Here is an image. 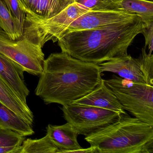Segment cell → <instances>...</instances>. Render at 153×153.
Here are the masks:
<instances>
[{"label": "cell", "mask_w": 153, "mask_h": 153, "mask_svg": "<svg viewBox=\"0 0 153 153\" xmlns=\"http://www.w3.org/2000/svg\"><path fill=\"white\" fill-rule=\"evenodd\" d=\"M101 73L98 64L78 59L62 52L51 53L45 59L35 94L46 104L68 105L100 85Z\"/></svg>", "instance_id": "cell-1"}, {"label": "cell", "mask_w": 153, "mask_h": 153, "mask_svg": "<svg viewBox=\"0 0 153 153\" xmlns=\"http://www.w3.org/2000/svg\"><path fill=\"white\" fill-rule=\"evenodd\" d=\"M143 22L138 16L98 29L73 31L58 40L62 52L78 59L99 64L128 54V48L141 33Z\"/></svg>", "instance_id": "cell-2"}, {"label": "cell", "mask_w": 153, "mask_h": 153, "mask_svg": "<svg viewBox=\"0 0 153 153\" xmlns=\"http://www.w3.org/2000/svg\"><path fill=\"white\" fill-rule=\"evenodd\" d=\"M85 139L98 153H153V125L126 112Z\"/></svg>", "instance_id": "cell-3"}, {"label": "cell", "mask_w": 153, "mask_h": 153, "mask_svg": "<svg viewBox=\"0 0 153 153\" xmlns=\"http://www.w3.org/2000/svg\"><path fill=\"white\" fill-rule=\"evenodd\" d=\"M103 81L124 110L153 125V85L127 80L115 75Z\"/></svg>", "instance_id": "cell-4"}, {"label": "cell", "mask_w": 153, "mask_h": 153, "mask_svg": "<svg viewBox=\"0 0 153 153\" xmlns=\"http://www.w3.org/2000/svg\"><path fill=\"white\" fill-rule=\"evenodd\" d=\"M89 10L84 6L75 2L49 19L37 20L25 17L23 36L42 48L49 41L58 42L70 25Z\"/></svg>", "instance_id": "cell-5"}, {"label": "cell", "mask_w": 153, "mask_h": 153, "mask_svg": "<svg viewBox=\"0 0 153 153\" xmlns=\"http://www.w3.org/2000/svg\"><path fill=\"white\" fill-rule=\"evenodd\" d=\"M63 117L79 135L88 136L116 121L120 113L103 108L71 103L61 107Z\"/></svg>", "instance_id": "cell-6"}, {"label": "cell", "mask_w": 153, "mask_h": 153, "mask_svg": "<svg viewBox=\"0 0 153 153\" xmlns=\"http://www.w3.org/2000/svg\"><path fill=\"white\" fill-rule=\"evenodd\" d=\"M0 53L21 66L29 74L34 76L42 74L45 60L42 48L24 36L13 40L0 28Z\"/></svg>", "instance_id": "cell-7"}, {"label": "cell", "mask_w": 153, "mask_h": 153, "mask_svg": "<svg viewBox=\"0 0 153 153\" xmlns=\"http://www.w3.org/2000/svg\"><path fill=\"white\" fill-rule=\"evenodd\" d=\"M137 17L121 11L89 10L74 20L62 35L73 31L101 28L116 23L130 21Z\"/></svg>", "instance_id": "cell-8"}, {"label": "cell", "mask_w": 153, "mask_h": 153, "mask_svg": "<svg viewBox=\"0 0 153 153\" xmlns=\"http://www.w3.org/2000/svg\"><path fill=\"white\" fill-rule=\"evenodd\" d=\"M76 0H18L26 17L46 20L60 13Z\"/></svg>", "instance_id": "cell-9"}, {"label": "cell", "mask_w": 153, "mask_h": 153, "mask_svg": "<svg viewBox=\"0 0 153 153\" xmlns=\"http://www.w3.org/2000/svg\"><path fill=\"white\" fill-rule=\"evenodd\" d=\"M98 65L102 73L112 72L122 78L146 84L138 58L134 59L127 54L115 57Z\"/></svg>", "instance_id": "cell-10"}, {"label": "cell", "mask_w": 153, "mask_h": 153, "mask_svg": "<svg viewBox=\"0 0 153 153\" xmlns=\"http://www.w3.org/2000/svg\"><path fill=\"white\" fill-rule=\"evenodd\" d=\"M24 69L0 53V78L12 89L24 103L27 104L30 91L25 82Z\"/></svg>", "instance_id": "cell-11"}, {"label": "cell", "mask_w": 153, "mask_h": 153, "mask_svg": "<svg viewBox=\"0 0 153 153\" xmlns=\"http://www.w3.org/2000/svg\"><path fill=\"white\" fill-rule=\"evenodd\" d=\"M72 103L103 108L120 113L126 112L115 95L105 84L103 79L93 91Z\"/></svg>", "instance_id": "cell-12"}, {"label": "cell", "mask_w": 153, "mask_h": 153, "mask_svg": "<svg viewBox=\"0 0 153 153\" xmlns=\"http://www.w3.org/2000/svg\"><path fill=\"white\" fill-rule=\"evenodd\" d=\"M46 131V135L59 149V153H72L82 148L78 141V133L69 123L61 125L49 124Z\"/></svg>", "instance_id": "cell-13"}, {"label": "cell", "mask_w": 153, "mask_h": 153, "mask_svg": "<svg viewBox=\"0 0 153 153\" xmlns=\"http://www.w3.org/2000/svg\"><path fill=\"white\" fill-rule=\"evenodd\" d=\"M0 102L33 125L34 115L29 106L21 101L16 93L1 78Z\"/></svg>", "instance_id": "cell-14"}, {"label": "cell", "mask_w": 153, "mask_h": 153, "mask_svg": "<svg viewBox=\"0 0 153 153\" xmlns=\"http://www.w3.org/2000/svg\"><path fill=\"white\" fill-rule=\"evenodd\" d=\"M0 127L25 137L34 134L33 126L0 102Z\"/></svg>", "instance_id": "cell-15"}, {"label": "cell", "mask_w": 153, "mask_h": 153, "mask_svg": "<svg viewBox=\"0 0 153 153\" xmlns=\"http://www.w3.org/2000/svg\"><path fill=\"white\" fill-rule=\"evenodd\" d=\"M120 11L137 16L143 23L153 22V2L146 0H121Z\"/></svg>", "instance_id": "cell-16"}, {"label": "cell", "mask_w": 153, "mask_h": 153, "mask_svg": "<svg viewBox=\"0 0 153 153\" xmlns=\"http://www.w3.org/2000/svg\"><path fill=\"white\" fill-rule=\"evenodd\" d=\"M0 28L12 40H18L23 36L24 27L2 0H0Z\"/></svg>", "instance_id": "cell-17"}, {"label": "cell", "mask_w": 153, "mask_h": 153, "mask_svg": "<svg viewBox=\"0 0 153 153\" xmlns=\"http://www.w3.org/2000/svg\"><path fill=\"white\" fill-rule=\"evenodd\" d=\"M21 146V153H59V151L47 135L38 139L25 140Z\"/></svg>", "instance_id": "cell-18"}, {"label": "cell", "mask_w": 153, "mask_h": 153, "mask_svg": "<svg viewBox=\"0 0 153 153\" xmlns=\"http://www.w3.org/2000/svg\"><path fill=\"white\" fill-rule=\"evenodd\" d=\"M121 0H76L92 11H120Z\"/></svg>", "instance_id": "cell-19"}, {"label": "cell", "mask_w": 153, "mask_h": 153, "mask_svg": "<svg viewBox=\"0 0 153 153\" xmlns=\"http://www.w3.org/2000/svg\"><path fill=\"white\" fill-rule=\"evenodd\" d=\"M141 51L138 59L145 81L146 84L153 85V54L147 53L145 47Z\"/></svg>", "instance_id": "cell-20"}, {"label": "cell", "mask_w": 153, "mask_h": 153, "mask_svg": "<svg viewBox=\"0 0 153 153\" xmlns=\"http://www.w3.org/2000/svg\"><path fill=\"white\" fill-rule=\"evenodd\" d=\"M25 140L19 133L0 127V147L21 146Z\"/></svg>", "instance_id": "cell-21"}, {"label": "cell", "mask_w": 153, "mask_h": 153, "mask_svg": "<svg viewBox=\"0 0 153 153\" xmlns=\"http://www.w3.org/2000/svg\"><path fill=\"white\" fill-rule=\"evenodd\" d=\"M14 17L19 20L24 27L26 14L20 8L18 0H2Z\"/></svg>", "instance_id": "cell-22"}, {"label": "cell", "mask_w": 153, "mask_h": 153, "mask_svg": "<svg viewBox=\"0 0 153 153\" xmlns=\"http://www.w3.org/2000/svg\"><path fill=\"white\" fill-rule=\"evenodd\" d=\"M141 33L144 35L145 39V48L148 47L149 53L152 54L153 50V22L143 23Z\"/></svg>", "instance_id": "cell-23"}, {"label": "cell", "mask_w": 153, "mask_h": 153, "mask_svg": "<svg viewBox=\"0 0 153 153\" xmlns=\"http://www.w3.org/2000/svg\"><path fill=\"white\" fill-rule=\"evenodd\" d=\"M22 146L0 147V153H21Z\"/></svg>", "instance_id": "cell-24"}, {"label": "cell", "mask_w": 153, "mask_h": 153, "mask_svg": "<svg viewBox=\"0 0 153 153\" xmlns=\"http://www.w3.org/2000/svg\"><path fill=\"white\" fill-rule=\"evenodd\" d=\"M72 153H98L97 149L96 147L93 146H91L90 147L88 148L80 149H78V150H76L75 151H73Z\"/></svg>", "instance_id": "cell-25"}, {"label": "cell", "mask_w": 153, "mask_h": 153, "mask_svg": "<svg viewBox=\"0 0 153 153\" xmlns=\"http://www.w3.org/2000/svg\"><path fill=\"white\" fill-rule=\"evenodd\" d=\"M146 1H153V0H146Z\"/></svg>", "instance_id": "cell-26"}]
</instances>
